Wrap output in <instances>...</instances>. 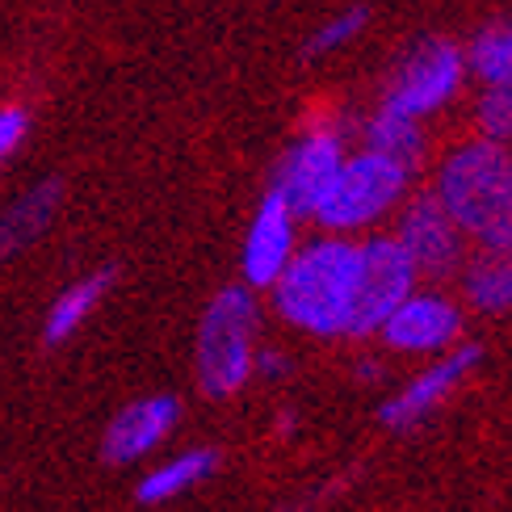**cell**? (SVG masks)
Masks as SVG:
<instances>
[{"label":"cell","mask_w":512,"mask_h":512,"mask_svg":"<svg viewBox=\"0 0 512 512\" xmlns=\"http://www.w3.org/2000/svg\"><path fill=\"white\" fill-rule=\"evenodd\" d=\"M361 286V240L353 236H319L298 244L282 277L269 286L273 311L294 332L315 340L349 336Z\"/></svg>","instance_id":"cell-1"},{"label":"cell","mask_w":512,"mask_h":512,"mask_svg":"<svg viewBox=\"0 0 512 512\" xmlns=\"http://www.w3.org/2000/svg\"><path fill=\"white\" fill-rule=\"evenodd\" d=\"M433 194L471 244L512 240V147L492 139H466L450 147L437 168Z\"/></svg>","instance_id":"cell-2"},{"label":"cell","mask_w":512,"mask_h":512,"mask_svg":"<svg viewBox=\"0 0 512 512\" xmlns=\"http://www.w3.org/2000/svg\"><path fill=\"white\" fill-rule=\"evenodd\" d=\"M261 349V303L244 282L223 286L206 303L194 340V370L206 399H231L252 382V357Z\"/></svg>","instance_id":"cell-3"},{"label":"cell","mask_w":512,"mask_h":512,"mask_svg":"<svg viewBox=\"0 0 512 512\" xmlns=\"http://www.w3.org/2000/svg\"><path fill=\"white\" fill-rule=\"evenodd\" d=\"M408 185H412L408 168L395 164L391 156L361 147V152L345 156L311 223L319 231H328V236H361V231H370L395 215L403 198H408Z\"/></svg>","instance_id":"cell-4"},{"label":"cell","mask_w":512,"mask_h":512,"mask_svg":"<svg viewBox=\"0 0 512 512\" xmlns=\"http://www.w3.org/2000/svg\"><path fill=\"white\" fill-rule=\"evenodd\" d=\"M466 72V51L454 47L450 38H424L416 47H408L399 55V63L391 68L387 84H382L378 105L382 110H395L403 118H433L450 105L462 89Z\"/></svg>","instance_id":"cell-5"},{"label":"cell","mask_w":512,"mask_h":512,"mask_svg":"<svg viewBox=\"0 0 512 512\" xmlns=\"http://www.w3.org/2000/svg\"><path fill=\"white\" fill-rule=\"evenodd\" d=\"M345 156H349L345 122L315 114L303 131L294 135V143L282 152V160H277L269 189H277V194L298 210V219H311L319 210V202H324V194L332 189Z\"/></svg>","instance_id":"cell-6"},{"label":"cell","mask_w":512,"mask_h":512,"mask_svg":"<svg viewBox=\"0 0 512 512\" xmlns=\"http://www.w3.org/2000/svg\"><path fill=\"white\" fill-rule=\"evenodd\" d=\"M420 286V273L412 256L399 248L395 236H370L361 240V286H357V311H353V340L378 336L387 315Z\"/></svg>","instance_id":"cell-7"},{"label":"cell","mask_w":512,"mask_h":512,"mask_svg":"<svg viewBox=\"0 0 512 512\" xmlns=\"http://www.w3.org/2000/svg\"><path fill=\"white\" fill-rule=\"evenodd\" d=\"M479 357L483 353L475 345H454V349L437 353L429 366H424L420 374H412L387 403H382L378 420L387 424V429H399V433L416 429V424H424L433 412H441L445 403H450V395L479 370Z\"/></svg>","instance_id":"cell-8"},{"label":"cell","mask_w":512,"mask_h":512,"mask_svg":"<svg viewBox=\"0 0 512 512\" xmlns=\"http://www.w3.org/2000/svg\"><path fill=\"white\" fill-rule=\"evenodd\" d=\"M462 307L450 294L441 290H412L403 303L387 315V324L378 328L382 345L395 353H412V357H437L445 349H454L462 340Z\"/></svg>","instance_id":"cell-9"},{"label":"cell","mask_w":512,"mask_h":512,"mask_svg":"<svg viewBox=\"0 0 512 512\" xmlns=\"http://www.w3.org/2000/svg\"><path fill=\"white\" fill-rule=\"evenodd\" d=\"M395 240L412 256L416 273L429 277V282H441V277L458 273L466 261V236L458 231V223L450 219V210L441 206V198L433 189L399 210Z\"/></svg>","instance_id":"cell-10"},{"label":"cell","mask_w":512,"mask_h":512,"mask_svg":"<svg viewBox=\"0 0 512 512\" xmlns=\"http://www.w3.org/2000/svg\"><path fill=\"white\" fill-rule=\"evenodd\" d=\"M298 223H303L298 210L277 189H269L261 206H256V215L244 231V248H240V282L248 290H269L282 277L290 256L303 244L298 240Z\"/></svg>","instance_id":"cell-11"},{"label":"cell","mask_w":512,"mask_h":512,"mask_svg":"<svg viewBox=\"0 0 512 512\" xmlns=\"http://www.w3.org/2000/svg\"><path fill=\"white\" fill-rule=\"evenodd\" d=\"M181 399L177 395H139L110 416L101 433V458L110 466H135L152 458L160 445L177 433Z\"/></svg>","instance_id":"cell-12"},{"label":"cell","mask_w":512,"mask_h":512,"mask_svg":"<svg viewBox=\"0 0 512 512\" xmlns=\"http://www.w3.org/2000/svg\"><path fill=\"white\" fill-rule=\"evenodd\" d=\"M63 210V181L59 177H42L30 189L0 210V265H9L13 256L34 248L42 236L51 231V223Z\"/></svg>","instance_id":"cell-13"},{"label":"cell","mask_w":512,"mask_h":512,"mask_svg":"<svg viewBox=\"0 0 512 512\" xmlns=\"http://www.w3.org/2000/svg\"><path fill=\"white\" fill-rule=\"evenodd\" d=\"M223 466V454L210 450V445H194V450H181L173 458L156 462L147 475H139L135 483V500L147 504V508H160V504H173L181 500L185 492H194V487L210 483L219 475Z\"/></svg>","instance_id":"cell-14"},{"label":"cell","mask_w":512,"mask_h":512,"mask_svg":"<svg viewBox=\"0 0 512 512\" xmlns=\"http://www.w3.org/2000/svg\"><path fill=\"white\" fill-rule=\"evenodd\" d=\"M110 286H114V269H93V273L76 277L72 286H63L51 298L47 315H42V345L47 349L68 345V340L93 319V311L105 303Z\"/></svg>","instance_id":"cell-15"},{"label":"cell","mask_w":512,"mask_h":512,"mask_svg":"<svg viewBox=\"0 0 512 512\" xmlns=\"http://www.w3.org/2000/svg\"><path fill=\"white\" fill-rule=\"evenodd\" d=\"M462 294L483 315L512 311V240L508 244H475L462 261Z\"/></svg>","instance_id":"cell-16"},{"label":"cell","mask_w":512,"mask_h":512,"mask_svg":"<svg viewBox=\"0 0 512 512\" xmlns=\"http://www.w3.org/2000/svg\"><path fill=\"white\" fill-rule=\"evenodd\" d=\"M361 147L391 156L395 164L408 168V173H416L420 160H424V122L403 118V114L378 105V110L361 122Z\"/></svg>","instance_id":"cell-17"},{"label":"cell","mask_w":512,"mask_h":512,"mask_svg":"<svg viewBox=\"0 0 512 512\" xmlns=\"http://www.w3.org/2000/svg\"><path fill=\"white\" fill-rule=\"evenodd\" d=\"M466 72L479 76V84H512V21L475 34L466 47Z\"/></svg>","instance_id":"cell-18"},{"label":"cell","mask_w":512,"mask_h":512,"mask_svg":"<svg viewBox=\"0 0 512 512\" xmlns=\"http://www.w3.org/2000/svg\"><path fill=\"white\" fill-rule=\"evenodd\" d=\"M475 131L479 139L512 147V84H483L475 101Z\"/></svg>","instance_id":"cell-19"},{"label":"cell","mask_w":512,"mask_h":512,"mask_svg":"<svg viewBox=\"0 0 512 512\" xmlns=\"http://www.w3.org/2000/svg\"><path fill=\"white\" fill-rule=\"evenodd\" d=\"M370 26V9L366 5H349L340 9L336 17H328L311 38H307V55L319 59V55H332V51H345L349 42H357Z\"/></svg>","instance_id":"cell-20"},{"label":"cell","mask_w":512,"mask_h":512,"mask_svg":"<svg viewBox=\"0 0 512 512\" xmlns=\"http://www.w3.org/2000/svg\"><path fill=\"white\" fill-rule=\"evenodd\" d=\"M30 135V114L21 105H0V164L17 156V147Z\"/></svg>","instance_id":"cell-21"},{"label":"cell","mask_w":512,"mask_h":512,"mask_svg":"<svg viewBox=\"0 0 512 512\" xmlns=\"http://www.w3.org/2000/svg\"><path fill=\"white\" fill-rule=\"evenodd\" d=\"M286 374H290V357H286V353H277V349H269V345L256 349V357H252V378L277 382V378H286Z\"/></svg>","instance_id":"cell-22"}]
</instances>
